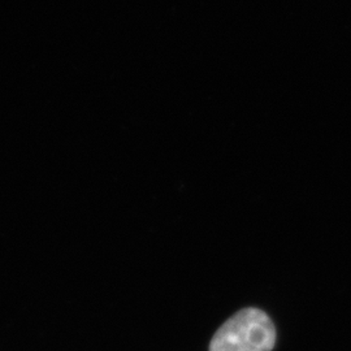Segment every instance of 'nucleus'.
Wrapping results in <instances>:
<instances>
[{
  "label": "nucleus",
  "instance_id": "nucleus-1",
  "mask_svg": "<svg viewBox=\"0 0 351 351\" xmlns=\"http://www.w3.org/2000/svg\"><path fill=\"white\" fill-rule=\"evenodd\" d=\"M276 329L268 315L258 308H243L220 326L210 351H272Z\"/></svg>",
  "mask_w": 351,
  "mask_h": 351
}]
</instances>
